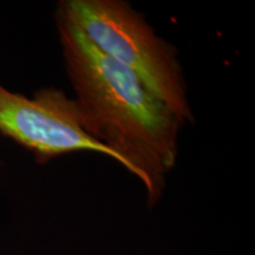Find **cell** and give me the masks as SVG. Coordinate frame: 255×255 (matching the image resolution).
<instances>
[{
    "instance_id": "cell-1",
    "label": "cell",
    "mask_w": 255,
    "mask_h": 255,
    "mask_svg": "<svg viewBox=\"0 0 255 255\" xmlns=\"http://www.w3.org/2000/svg\"><path fill=\"white\" fill-rule=\"evenodd\" d=\"M56 24L83 129L141 181L148 205H156L176 165L184 124L58 9Z\"/></svg>"
},
{
    "instance_id": "cell-2",
    "label": "cell",
    "mask_w": 255,
    "mask_h": 255,
    "mask_svg": "<svg viewBox=\"0 0 255 255\" xmlns=\"http://www.w3.org/2000/svg\"><path fill=\"white\" fill-rule=\"evenodd\" d=\"M57 9L94 45L138 77L183 124L194 122L177 49L124 0H63Z\"/></svg>"
},
{
    "instance_id": "cell-3",
    "label": "cell",
    "mask_w": 255,
    "mask_h": 255,
    "mask_svg": "<svg viewBox=\"0 0 255 255\" xmlns=\"http://www.w3.org/2000/svg\"><path fill=\"white\" fill-rule=\"evenodd\" d=\"M0 135L30 150L38 163L73 151L100 152L116 161L84 131L75 100L52 87L39 89L30 98L0 84Z\"/></svg>"
},
{
    "instance_id": "cell-4",
    "label": "cell",
    "mask_w": 255,
    "mask_h": 255,
    "mask_svg": "<svg viewBox=\"0 0 255 255\" xmlns=\"http://www.w3.org/2000/svg\"><path fill=\"white\" fill-rule=\"evenodd\" d=\"M0 165H1V161H0Z\"/></svg>"
}]
</instances>
